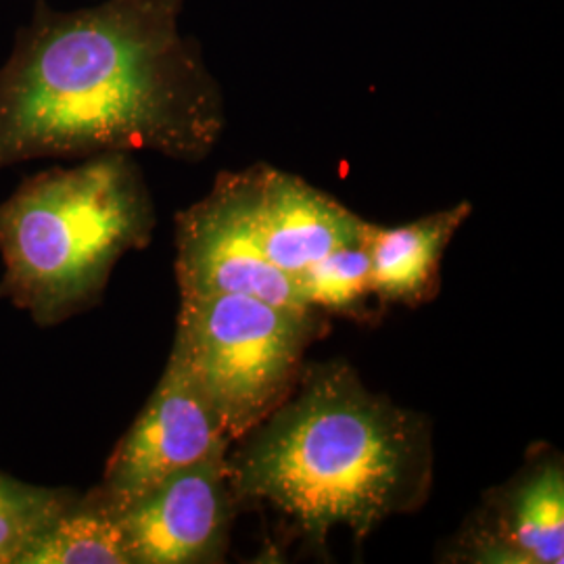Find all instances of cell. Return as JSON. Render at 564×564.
I'll list each match as a JSON object with an SVG mask.
<instances>
[{"instance_id": "4", "label": "cell", "mask_w": 564, "mask_h": 564, "mask_svg": "<svg viewBox=\"0 0 564 564\" xmlns=\"http://www.w3.org/2000/svg\"><path fill=\"white\" fill-rule=\"evenodd\" d=\"M316 324V310L249 295H181L172 356L202 387L232 444L297 387Z\"/></svg>"}, {"instance_id": "1", "label": "cell", "mask_w": 564, "mask_h": 564, "mask_svg": "<svg viewBox=\"0 0 564 564\" xmlns=\"http://www.w3.org/2000/svg\"><path fill=\"white\" fill-rule=\"evenodd\" d=\"M186 0H44L0 67V172L23 162L155 151L197 162L224 130L220 84L181 32Z\"/></svg>"}, {"instance_id": "10", "label": "cell", "mask_w": 564, "mask_h": 564, "mask_svg": "<svg viewBox=\"0 0 564 564\" xmlns=\"http://www.w3.org/2000/svg\"><path fill=\"white\" fill-rule=\"evenodd\" d=\"M468 214L470 203H460L400 228L372 226V293L400 303H421L435 293L445 247Z\"/></svg>"}, {"instance_id": "8", "label": "cell", "mask_w": 564, "mask_h": 564, "mask_svg": "<svg viewBox=\"0 0 564 564\" xmlns=\"http://www.w3.org/2000/svg\"><path fill=\"white\" fill-rule=\"evenodd\" d=\"M247 172L258 239L282 272L300 276L330 251L368 241L375 224L312 184L270 165H251Z\"/></svg>"}, {"instance_id": "9", "label": "cell", "mask_w": 564, "mask_h": 564, "mask_svg": "<svg viewBox=\"0 0 564 564\" xmlns=\"http://www.w3.org/2000/svg\"><path fill=\"white\" fill-rule=\"evenodd\" d=\"M563 556V466L547 463L506 496L494 529L485 533L484 540H477L475 561L561 564Z\"/></svg>"}, {"instance_id": "12", "label": "cell", "mask_w": 564, "mask_h": 564, "mask_svg": "<svg viewBox=\"0 0 564 564\" xmlns=\"http://www.w3.org/2000/svg\"><path fill=\"white\" fill-rule=\"evenodd\" d=\"M78 494L23 484L0 473V564H18L21 554L78 502Z\"/></svg>"}, {"instance_id": "11", "label": "cell", "mask_w": 564, "mask_h": 564, "mask_svg": "<svg viewBox=\"0 0 564 564\" xmlns=\"http://www.w3.org/2000/svg\"><path fill=\"white\" fill-rule=\"evenodd\" d=\"M18 564H130V556L118 517L78 498Z\"/></svg>"}, {"instance_id": "13", "label": "cell", "mask_w": 564, "mask_h": 564, "mask_svg": "<svg viewBox=\"0 0 564 564\" xmlns=\"http://www.w3.org/2000/svg\"><path fill=\"white\" fill-rule=\"evenodd\" d=\"M300 281L314 310L356 314L366 297L372 295V258L368 241L330 251L323 260L307 265Z\"/></svg>"}, {"instance_id": "7", "label": "cell", "mask_w": 564, "mask_h": 564, "mask_svg": "<svg viewBox=\"0 0 564 564\" xmlns=\"http://www.w3.org/2000/svg\"><path fill=\"white\" fill-rule=\"evenodd\" d=\"M235 502L228 452L178 470L118 517L130 564L218 561Z\"/></svg>"}, {"instance_id": "6", "label": "cell", "mask_w": 564, "mask_h": 564, "mask_svg": "<svg viewBox=\"0 0 564 564\" xmlns=\"http://www.w3.org/2000/svg\"><path fill=\"white\" fill-rule=\"evenodd\" d=\"M228 447L230 440L202 387L170 354L162 381L116 445L101 484L80 500L120 517L167 477Z\"/></svg>"}, {"instance_id": "5", "label": "cell", "mask_w": 564, "mask_h": 564, "mask_svg": "<svg viewBox=\"0 0 564 564\" xmlns=\"http://www.w3.org/2000/svg\"><path fill=\"white\" fill-rule=\"evenodd\" d=\"M181 295H249L295 310H314L300 276L263 253L253 223L249 172H224L202 202L176 218Z\"/></svg>"}, {"instance_id": "3", "label": "cell", "mask_w": 564, "mask_h": 564, "mask_svg": "<svg viewBox=\"0 0 564 564\" xmlns=\"http://www.w3.org/2000/svg\"><path fill=\"white\" fill-rule=\"evenodd\" d=\"M155 214L130 153L32 176L0 203V300L55 326L95 302L113 265L141 249Z\"/></svg>"}, {"instance_id": "2", "label": "cell", "mask_w": 564, "mask_h": 564, "mask_svg": "<svg viewBox=\"0 0 564 564\" xmlns=\"http://www.w3.org/2000/svg\"><path fill=\"white\" fill-rule=\"evenodd\" d=\"M297 384L228 456L237 500L276 508L318 544L335 527L364 540L421 505L431 475L421 419L370 393L345 364L314 366Z\"/></svg>"}]
</instances>
